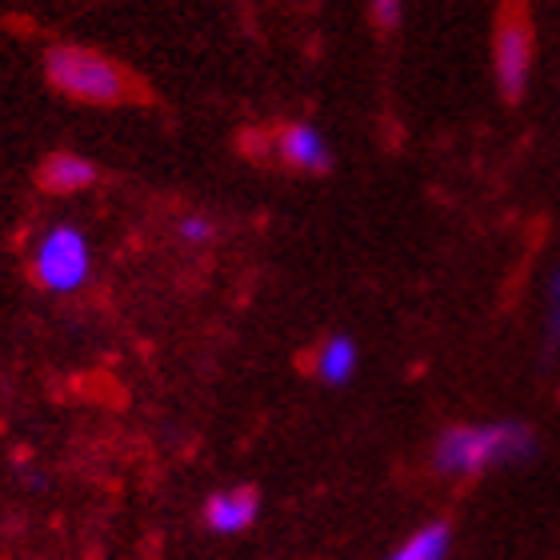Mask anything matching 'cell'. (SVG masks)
<instances>
[{"label":"cell","instance_id":"cell-10","mask_svg":"<svg viewBox=\"0 0 560 560\" xmlns=\"http://www.w3.org/2000/svg\"><path fill=\"white\" fill-rule=\"evenodd\" d=\"M560 352V265L549 280V313H545V364Z\"/></svg>","mask_w":560,"mask_h":560},{"label":"cell","instance_id":"cell-7","mask_svg":"<svg viewBox=\"0 0 560 560\" xmlns=\"http://www.w3.org/2000/svg\"><path fill=\"white\" fill-rule=\"evenodd\" d=\"M101 180V168L96 161H89L84 152H72V149H57L48 152L40 168H36V185L52 192V197H72V192H84V188H93Z\"/></svg>","mask_w":560,"mask_h":560},{"label":"cell","instance_id":"cell-1","mask_svg":"<svg viewBox=\"0 0 560 560\" xmlns=\"http://www.w3.org/2000/svg\"><path fill=\"white\" fill-rule=\"evenodd\" d=\"M45 81L65 101L93 108H120L149 101L144 84L120 60L89 45H52L45 52Z\"/></svg>","mask_w":560,"mask_h":560},{"label":"cell","instance_id":"cell-8","mask_svg":"<svg viewBox=\"0 0 560 560\" xmlns=\"http://www.w3.org/2000/svg\"><path fill=\"white\" fill-rule=\"evenodd\" d=\"M357 364H361V349H357V340L337 332V337H328L313 357V373L320 385L328 388H345L357 376Z\"/></svg>","mask_w":560,"mask_h":560},{"label":"cell","instance_id":"cell-11","mask_svg":"<svg viewBox=\"0 0 560 560\" xmlns=\"http://www.w3.org/2000/svg\"><path fill=\"white\" fill-rule=\"evenodd\" d=\"M176 236H180L185 245H192V248H205V245H212V241H217V224H212L205 212H188V217H180V221H176Z\"/></svg>","mask_w":560,"mask_h":560},{"label":"cell","instance_id":"cell-5","mask_svg":"<svg viewBox=\"0 0 560 560\" xmlns=\"http://www.w3.org/2000/svg\"><path fill=\"white\" fill-rule=\"evenodd\" d=\"M272 161L289 173L301 176H325L332 168V144L316 125L304 120H289L272 132Z\"/></svg>","mask_w":560,"mask_h":560},{"label":"cell","instance_id":"cell-9","mask_svg":"<svg viewBox=\"0 0 560 560\" xmlns=\"http://www.w3.org/2000/svg\"><path fill=\"white\" fill-rule=\"evenodd\" d=\"M448 549H453L448 521H432V525H420L412 537L400 540L385 560H448Z\"/></svg>","mask_w":560,"mask_h":560},{"label":"cell","instance_id":"cell-6","mask_svg":"<svg viewBox=\"0 0 560 560\" xmlns=\"http://www.w3.org/2000/svg\"><path fill=\"white\" fill-rule=\"evenodd\" d=\"M205 528L217 533V537H236V533H248L260 516V492L253 485H233V489L212 492L205 501Z\"/></svg>","mask_w":560,"mask_h":560},{"label":"cell","instance_id":"cell-3","mask_svg":"<svg viewBox=\"0 0 560 560\" xmlns=\"http://www.w3.org/2000/svg\"><path fill=\"white\" fill-rule=\"evenodd\" d=\"M28 272H33L36 289L52 292V296H72L93 277V241L81 224H48L45 233L33 241Z\"/></svg>","mask_w":560,"mask_h":560},{"label":"cell","instance_id":"cell-4","mask_svg":"<svg viewBox=\"0 0 560 560\" xmlns=\"http://www.w3.org/2000/svg\"><path fill=\"white\" fill-rule=\"evenodd\" d=\"M492 72L497 89L513 105L521 101L533 77V16L528 0H501L497 12V33H492Z\"/></svg>","mask_w":560,"mask_h":560},{"label":"cell","instance_id":"cell-2","mask_svg":"<svg viewBox=\"0 0 560 560\" xmlns=\"http://www.w3.org/2000/svg\"><path fill=\"white\" fill-rule=\"evenodd\" d=\"M533 453H537V436L521 420L453 424L432 444V468L441 477H480L489 468L521 465Z\"/></svg>","mask_w":560,"mask_h":560},{"label":"cell","instance_id":"cell-12","mask_svg":"<svg viewBox=\"0 0 560 560\" xmlns=\"http://www.w3.org/2000/svg\"><path fill=\"white\" fill-rule=\"evenodd\" d=\"M369 16L381 33H397L405 21V0H369Z\"/></svg>","mask_w":560,"mask_h":560}]
</instances>
